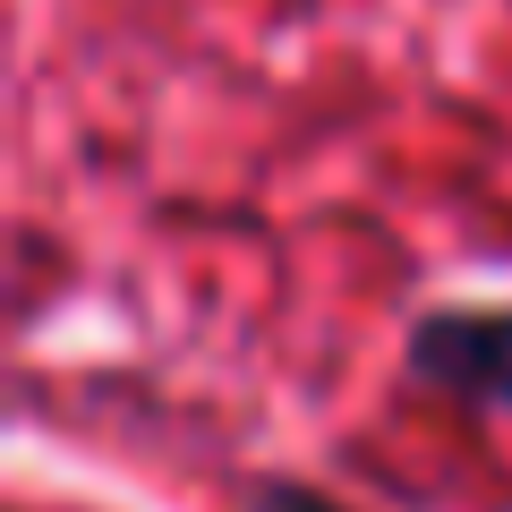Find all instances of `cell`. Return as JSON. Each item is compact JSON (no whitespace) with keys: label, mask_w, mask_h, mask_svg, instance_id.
I'll list each match as a JSON object with an SVG mask.
<instances>
[{"label":"cell","mask_w":512,"mask_h":512,"mask_svg":"<svg viewBox=\"0 0 512 512\" xmlns=\"http://www.w3.org/2000/svg\"><path fill=\"white\" fill-rule=\"evenodd\" d=\"M256 512H333V504H316V495H291V487H282V495H265Z\"/></svg>","instance_id":"cell-2"},{"label":"cell","mask_w":512,"mask_h":512,"mask_svg":"<svg viewBox=\"0 0 512 512\" xmlns=\"http://www.w3.org/2000/svg\"><path fill=\"white\" fill-rule=\"evenodd\" d=\"M410 376L470 393V402H504L512 410V308L487 316H427L410 342Z\"/></svg>","instance_id":"cell-1"}]
</instances>
